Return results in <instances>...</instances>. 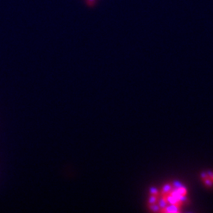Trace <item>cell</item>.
<instances>
[{
	"instance_id": "obj_2",
	"label": "cell",
	"mask_w": 213,
	"mask_h": 213,
	"mask_svg": "<svg viewBox=\"0 0 213 213\" xmlns=\"http://www.w3.org/2000/svg\"><path fill=\"white\" fill-rule=\"evenodd\" d=\"M86 3H87L88 6H92L95 5L96 0H86Z\"/></svg>"
},
{
	"instance_id": "obj_1",
	"label": "cell",
	"mask_w": 213,
	"mask_h": 213,
	"mask_svg": "<svg viewBox=\"0 0 213 213\" xmlns=\"http://www.w3.org/2000/svg\"><path fill=\"white\" fill-rule=\"evenodd\" d=\"M205 185H206V186H212L213 181L210 179V178H209V177H208V178L205 179Z\"/></svg>"
},
{
	"instance_id": "obj_3",
	"label": "cell",
	"mask_w": 213,
	"mask_h": 213,
	"mask_svg": "<svg viewBox=\"0 0 213 213\" xmlns=\"http://www.w3.org/2000/svg\"><path fill=\"white\" fill-rule=\"evenodd\" d=\"M201 177H202V179H206V178H208V174H207V172H202L201 173Z\"/></svg>"
},
{
	"instance_id": "obj_4",
	"label": "cell",
	"mask_w": 213,
	"mask_h": 213,
	"mask_svg": "<svg viewBox=\"0 0 213 213\" xmlns=\"http://www.w3.org/2000/svg\"><path fill=\"white\" fill-rule=\"evenodd\" d=\"M207 174H208V177H209V178L213 181V172H212V171H208Z\"/></svg>"
}]
</instances>
